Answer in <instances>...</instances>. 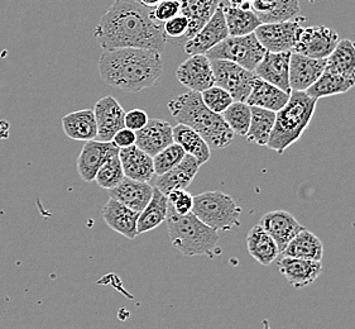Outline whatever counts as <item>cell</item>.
Returning <instances> with one entry per match:
<instances>
[{
    "label": "cell",
    "mask_w": 355,
    "mask_h": 329,
    "mask_svg": "<svg viewBox=\"0 0 355 329\" xmlns=\"http://www.w3.org/2000/svg\"><path fill=\"white\" fill-rule=\"evenodd\" d=\"M171 115L178 124L193 129L205 140L213 150L225 149L234 140V133L227 127L220 115H216L206 107L201 94L187 92L167 104Z\"/></svg>",
    "instance_id": "3957f363"
},
{
    "label": "cell",
    "mask_w": 355,
    "mask_h": 329,
    "mask_svg": "<svg viewBox=\"0 0 355 329\" xmlns=\"http://www.w3.org/2000/svg\"><path fill=\"white\" fill-rule=\"evenodd\" d=\"M119 151L113 142H100L96 140L85 142L76 161L80 178L85 183L94 181L100 167L109 158L119 155Z\"/></svg>",
    "instance_id": "5bb4252c"
},
{
    "label": "cell",
    "mask_w": 355,
    "mask_h": 329,
    "mask_svg": "<svg viewBox=\"0 0 355 329\" xmlns=\"http://www.w3.org/2000/svg\"><path fill=\"white\" fill-rule=\"evenodd\" d=\"M247 248L249 255L263 266L273 264V261L281 255L275 239L259 224L249 230Z\"/></svg>",
    "instance_id": "83f0119b"
},
{
    "label": "cell",
    "mask_w": 355,
    "mask_h": 329,
    "mask_svg": "<svg viewBox=\"0 0 355 329\" xmlns=\"http://www.w3.org/2000/svg\"><path fill=\"white\" fill-rule=\"evenodd\" d=\"M200 94H201V99L204 101L206 107L216 115H223L234 101L232 95L227 93V90L216 85L211 86Z\"/></svg>",
    "instance_id": "f35d334b"
},
{
    "label": "cell",
    "mask_w": 355,
    "mask_h": 329,
    "mask_svg": "<svg viewBox=\"0 0 355 329\" xmlns=\"http://www.w3.org/2000/svg\"><path fill=\"white\" fill-rule=\"evenodd\" d=\"M215 85L227 90L234 101H245L248 98L256 74L227 60H210Z\"/></svg>",
    "instance_id": "ba28073f"
},
{
    "label": "cell",
    "mask_w": 355,
    "mask_h": 329,
    "mask_svg": "<svg viewBox=\"0 0 355 329\" xmlns=\"http://www.w3.org/2000/svg\"><path fill=\"white\" fill-rule=\"evenodd\" d=\"M161 1H162V0H138L139 4H142L143 7L148 8V9L157 7Z\"/></svg>",
    "instance_id": "f6af8a7d"
},
{
    "label": "cell",
    "mask_w": 355,
    "mask_h": 329,
    "mask_svg": "<svg viewBox=\"0 0 355 329\" xmlns=\"http://www.w3.org/2000/svg\"><path fill=\"white\" fill-rule=\"evenodd\" d=\"M153 195V186L148 183H141L128 178L121 181L119 185L109 190V196L119 201L123 205L130 208L137 213H141L150 203Z\"/></svg>",
    "instance_id": "7402d4cb"
},
{
    "label": "cell",
    "mask_w": 355,
    "mask_h": 329,
    "mask_svg": "<svg viewBox=\"0 0 355 329\" xmlns=\"http://www.w3.org/2000/svg\"><path fill=\"white\" fill-rule=\"evenodd\" d=\"M173 142L181 146L186 155L196 158L201 166L211 158V149L206 144L205 140L187 126L178 124L173 127Z\"/></svg>",
    "instance_id": "4dcf8cb0"
},
{
    "label": "cell",
    "mask_w": 355,
    "mask_h": 329,
    "mask_svg": "<svg viewBox=\"0 0 355 329\" xmlns=\"http://www.w3.org/2000/svg\"><path fill=\"white\" fill-rule=\"evenodd\" d=\"M166 223L171 242L182 255L213 258L220 253L219 233L201 222L192 212L178 215L168 205Z\"/></svg>",
    "instance_id": "277c9868"
},
{
    "label": "cell",
    "mask_w": 355,
    "mask_h": 329,
    "mask_svg": "<svg viewBox=\"0 0 355 329\" xmlns=\"http://www.w3.org/2000/svg\"><path fill=\"white\" fill-rule=\"evenodd\" d=\"M125 128L137 132L142 129L148 122V115L142 109H133L125 113Z\"/></svg>",
    "instance_id": "7bdbcfd3"
},
{
    "label": "cell",
    "mask_w": 355,
    "mask_h": 329,
    "mask_svg": "<svg viewBox=\"0 0 355 329\" xmlns=\"http://www.w3.org/2000/svg\"><path fill=\"white\" fill-rule=\"evenodd\" d=\"M181 13L180 0H162L157 7L150 10L152 18L158 23H166L171 18Z\"/></svg>",
    "instance_id": "60d3db41"
},
{
    "label": "cell",
    "mask_w": 355,
    "mask_h": 329,
    "mask_svg": "<svg viewBox=\"0 0 355 329\" xmlns=\"http://www.w3.org/2000/svg\"><path fill=\"white\" fill-rule=\"evenodd\" d=\"M94 115L98 126V141L112 142L114 136L125 128V112L112 95L101 98L94 108Z\"/></svg>",
    "instance_id": "7c38bea8"
},
{
    "label": "cell",
    "mask_w": 355,
    "mask_h": 329,
    "mask_svg": "<svg viewBox=\"0 0 355 329\" xmlns=\"http://www.w3.org/2000/svg\"><path fill=\"white\" fill-rule=\"evenodd\" d=\"M327 58L315 60L292 52L290 60V86L292 92H306L325 71Z\"/></svg>",
    "instance_id": "d6986e66"
},
{
    "label": "cell",
    "mask_w": 355,
    "mask_h": 329,
    "mask_svg": "<svg viewBox=\"0 0 355 329\" xmlns=\"http://www.w3.org/2000/svg\"><path fill=\"white\" fill-rule=\"evenodd\" d=\"M276 122V113L262 108L252 107V119L245 140L252 144L267 147Z\"/></svg>",
    "instance_id": "e575fe53"
},
{
    "label": "cell",
    "mask_w": 355,
    "mask_h": 329,
    "mask_svg": "<svg viewBox=\"0 0 355 329\" xmlns=\"http://www.w3.org/2000/svg\"><path fill=\"white\" fill-rule=\"evenodd\" d=\"M94 36L104 51L141 49L162 53L167 44L164 26L137 0H115L101 17Z\"/></svg>",
    "instance_id": "6da1fadb"
},
{
    "label": "cell",
    "mask_w": 355,
    "mask_h": 329,
    "mask_svg": "<svg viewBox=\"0 0 355 329\" xmlns=\"http://www.w3.org/2000/svg\"><path fill=\"white\" fill-rule=\"evenodd\" d=\"M192 213L214 230H232L241 227L242 208L223 192H205L193 196Z\"/></svg>",
    "instance_id": "8992f818"
},
{
    "label": "cell",
    "mask_w": 355,
    "mask_h": 329,
    "mask_svg": "<svg viewBox=\"0 0 355 329\" xmlns=\"http://www.w3.org/2000/svg\"><path fill=\"white\" fill-rule=\"evenodd\" d=\"M164 35L168 38H181L186 37L189 31V21L185 15H180L171 18L170 21L164 23Z\"/></svg>",
    "instance_id": "b9f144b4"
},
{
    "label": "cell",
    "mask_w": 355,
    "mask_h": 329,
    "mask_svg": "<svg viewBox=\"0 0 355 329\" xmlns=\"http://www.w3.org/2000/svg\"><path fill=\"white\" fill-rule=\"evenodd\" d=\"M221 117L234 135L245 138L252 119L250 106L245 101H233V104L227 108Z\"/></svg>",
    "instance_id": "d590c367"
},
{
    "label": "cell",
    "mask_w": 355,
    "mask_h": 329,
    "mask_svg": "<svg viewBox=\"0 0 355 329\" xmlns=\"http://www.w3.org/2000/svg\"><path fill=\"white\" fill-rule=\"evenodd\" d=\"M185 156V151L182 150V147L173 142L164 150L158 152L153 158L155 174L157 176H161L166 172L170 171L173 167H176Z\"/></svg>",
    "instance_id": "74e56055"
},
{
    "label": "cell",
    "mask_w": 355,
    "mask_h": 329,
    "mask_svg": "<svg viewBox=\"0 0 355 329\" xmlns=\"http://www.w3.org/2000/svg\"><path fill=\"white\" fill-rule=\"evenodd\" d=\"M227 1H229V3H230V4H232V3H233V0H227Z\"/></svg>",
    "instance_id": "bcb514c9"
},
{
    "label": "cell",
    "mask_w": 355,
    "mask_h": 329,
    "mask_svg": "<svg viewBox=\"0 0 355 329\" xmlns=\"http://www.w3.org/2000/svg\"><path fill=\"white\" fill-rule=\"evenodd\" d=\"M250 10L262 24L287 22L300 15V0H256Z\"/></svg>",
    "instance_id": "cb8c5ba5"
},
{
    "label": "cell",
    "mask_w": 355,
    "mask_h": 329,
    "mask_svg": "<svg viewBox=\"0 0 355 329\" xmlns=\"http://www.w3.org/2000/svg\"><path fill=\"white\" fill-rule=\"evenodd\" d=\"M103 81L125 93L152 87L164 72V61L156 51L119 49L104 51L98 61Z\"/></svg>",
    "instance_id": "7a4b0ae2"
},
{
    "label": "cell",
    "mask_w": 355,
    "mask_h": 329,
    "mask_svg": "<svg viewBox=\"0 0 355 329\" xmlns=\"http://www.w3.org/2000/svg\"><path fill=\"white\" fill-rule=\"evenodd\" d=\"M124 179H125V176H124V171L121 167L119 155H116V156L109 158L107 162L100 167L94 181L100 187H103L105 190H112L114 187L119 185Z\"/></svg>",
    "instance_id": "8d00e7d4"
},
{
    "label": "cell",
    "mask_w": 355,
    "mask_h": 329,
    "mask_svg": "<svg viewBox=\"0 0 355 329\" xmlns=\"http://www.w3.org/2000/svg\"><path fill=\"white\" fill-rule=\"evenodd\" d=\"M181 15L189 21L187 40L195 36L211 19L221 4V0H180Z\"/></svg>",
    "instance_id": "4316f807"
},
{
    "label": "cell",
    "mask_w": 355,
    "mask_h": 329,
    "mask_svg": "<svg viewBox=\"0 0 355 329\" xmlns=\"http://www.w3.org/2000/svg\"><path fill=\"white\" fill-rule=\"evenodd\" d=\"M267 51L258 41L256 35L248 36L227 37L223 42L209 51L206 56L209 60H227L242 66L243 69L254 72L257 66L262 61Z\"/></svg>",
    "instance_id": "52a82bcc"
},
{
    "label": "cell",
    "mask_w": 355,
    "mask_h": 329,
    "mask_svg": "<svg viewBox=\"0 0 355 329\" xmlns=\"http://www.w3.org/2000/svg\"><path fill=\"white\" fill-rule=\"evenodd\" d=\"M167 213H168L167 196L153 186V195L150 198V203L139 213V218L137 223L138 235L147 233L159 227L162 223L166 222Z\"/></svg>",
    "instance_id": "f546056e"
},
{
    "label": "cell",
    "mask_w": 355,
    "mask_h": 329,
    "mask_svg": "<svg viewBox=\"0 0 355 329\" xmlns=\"http://www.w3.org/2000/svg\"><path fill=\"white\" fill-rule=\"evenodd\" d=\"M258 224L275 239L281 255L284 253L287 244L291 242L292 238L305 228L291 213L286 210L268 212L263 215Z\"/></svg>",
    "instance_id": "9a60e30c"
},
{
    "label": "cell",
    "mask_w": 355,
    "mask_h": 329,
    "mask_svg": "<svg viewBox=\"0 0 355 329\" xmlns=\"http://www.w3.org/2000/svg\"><path fill=\"white\" fill-rule=\"evenodd\" d=\"M292 52L273 53L266 52L264 58L257 66L254 74L258 79L272 85L277 86L278 89L286 93L291 94L290 86V60Z\"/></svg>",
    "instance_id": "e0dca14e"
},
{
    "label": "cell",
    "mask_w": 355,
    "mask_h": 329,
    "mask_svg": "<svg viewBox=\"0 0 355 329\" xmlns=\"http://www.w3.org/2000/svg\"><path fill=\"white\" fill-rule=\"evenodd\" d=\"M200 167L201 164L196 158H192L190 155H186L184 160L176 167H173L170 171L157 178L155 187H157L166 196L173 190H178V189L186 190L189 186L191 185L195 176L199 172Z\"/></svg>",
    "instance_id": "ffe728a7"
},
{
    "label": "cell",
    "mask_w": 355,
    "mask_h": 329,
    "mask_svg": "<svg viewBox=\"0 0 355 329\" xmlns=\"http://www.w3.org/2000/svg\"><path fill=\"white\" fill-rule=\"evenodd\" d=\"M282 256L321 262L324 256V244L319 237L304 228L299 235L292 238L290 244H287Z\"/></svg>",
    "instance_id": "f1b7e54d"
},
{
    "label": "cell",
    "mask_w": 355,
    "mask_h": 329,
    "mask_svg": "<svg viewBox=\"0 0 355 329\" xmlns=\"http://www.w3.org/2000/svg\"><path fill=\"white\" fill-rule=\"evenodd\" d=\"M229 37L227 22L224 15V4L221 3L211 19L206 23L199 32L187 40L185 43V52L189 56L206 55L215 46L223 42Z\"/></svg>",
    "instance_id": "8fae6325"
},
{
    "label": "cell",
    "mask_w": 355,
    "mask_h": 329,
    "mask_svg": "<svg viewBox=\"0 0 355 329\" xmlns=\"http://www.w3.org/2000/svg\"><path fill=\"white\" fill-rule=\"evenodd\" d=\"M354 86L355 78H345L338 74L324 71L319 80L311 87H309L305 93L313 99L319 101L320 98L347 93Z\"/></svg>",
    "instance_id": "836d02e7"
},
{
    "label": "cell",
    "mask_w": 355,
    "mask_h": 329,
    "mask_svg": "<svg viewBox=\"0 0 355 329\" xmlns=\"http://www.w3.org/2000/svg\"><path fill=\"white\" fill-rule=\"evenodd\" d=\"M224 15L230 37L248 36L262 24L250 9L224 6Z\"/></svg>",
    "instance_id": "d6a6232c"
},
{
    "label": "cell",
    "mask_w": 355,
    "mask_h": 329,
    "mask_svg": "<svg viewBox=\"0 0 355 329\" xmlns=\"http://www.w3.org/2000/svg\"><path fill=\"white\" fill-rule=\"evenodd\" d=\"M318 99L305 92H292L290 101L276 113V122L267 147L284 153L291 144L297 142L313 121Z\"/></svg>",
    "instance_id": "5b68a950"
},
{
    "label": "cell",
    "mask_w": 355,
    "mask_h": 329,
    "mask_svg": "<svg viewBox=\"0 0 355 329\" xmlns=\"http://www.w3.org/2000/svg\"><path fill=\"white\" fill-rule=\"evenodd\" d=\"M167 201L175 213L178 215H186L191 213L193 208V196L187 190H173L167 195Z\"/></svg>",
    "instance_id": "ab89813d"
},
{
    "label": "cell",
    "mask_w": 355,
    "mask_h": 329,
    "mask_svg": "<svg viewBox=\"0 0 355 329\" xmlns=\"http://www.w3.org/2000/svg\"><path fill=\"white\" fill-rule=\"evenodd\" d=\"M305 22V17L297 15L293 19L287 22L261 24L256 29L254 35L267 52H292L296 41V35L299 29L304 27Z\"/></svg>",
    "instance_id": "30bf717a"
},
{
    "label": "cell",
    "mask_w": 355,
    "mask_h": 329,
    "mask_svg": "<svg viewBox=\"0 0 355 329\" xmlns=\"http://www.w3.org/2000/svg\"><path fill=\"white\" fill-rule=\"evenodd\" d=\"M119 160L124 171V176L130 180L150 183L156 175L153 167V158L139 150L137 146L119 151Z\"/></svg>",
    "instance_id": "603a6c76"
},
{
    "label": "cell",
    "mask_w": 355,
    "mask_h": 329,
    "mask_svg": "<svg viewBox=\"0 0 355 329\" xmlns=\"http://www.w3.org/2000/svg\"><path fill=\"white\" fill-rule=\"evenodd\" d=\"M64 135L73 141L90 142L98 138V126L94 110L83 109L72 112L62 118Z\"/></svg>",
    "instance_id": "484cf974"
},
{
    "label": "cell",
    "mask_w": 355,
    "mask_h": 329,
    "mask_svg": "<svg viewBox=\"0 0 355 329\" xmlns=\"http://www.w3.org/2000/svg\"><path fill=\"white\" fill-rule=\"evenodd\" d=\"M176 78L189 92L195 93H202L215 85L211 61L206 55H193L187 58L178 66Z\"/></svg>",
    "instance_id": "4fadbf2b"
},
{
    "label": "cell",
    "mask_w": 355,
    "mask_h": 329,
    "mask_svg": "<svg viewBox=\"0 0 355 329\" xmlns=\"http://www.w3.org/2000/svg\"><path fill=\"white\" fill-rule=\"evenodd\" d=\"M135 132L128 128H123L114 136L113 142L119 150L121 149H128L132 146H135Z\"/></svg>",
    "instance_id": "ee69618b"
},
{
    "label": "cell",
    "mask_w": 355,
    "mask_h": 329,
    "mask_svg": "<svg viewBox=\"0 0 355 329\" xmlns=\"http://www.w3.org/2000/svg\"><path fill=\"white\" fill-rule=\"evenodd\" d=\"M325 71L345 78H355V46L349 40H341L327 58Z\"/></svg>",
    "instance_id": "1f68e13d"
},
{
    "label": "cell",
    "mask_w": 355,
    "mask_h": 329,
    "mask_svg": "<svg viewBox=\"0 0 355 329\" xmlns=\"http://www.w3.org/2000/svg\"><path fill=\"white\" fill-rule=\"evenodd\" d=\"M135 146L155 158L158 152L173 144V127L162 119H148L142 129L135 132Z\"/></svg>",
    "instance_id": "ac0fdd59"
},
{
    "label": "cell",
    "mask_w": 355,
    "mask_h": 329,
    "mask_svg": "<svg viewBox=\"0 0 355 329\" xmlns=\"http://www.w3.org/2000/svg\"><path fill=\"white\" fill-rule=\"evenodd\" d=\"M288 101L290 94L278 89L277 86L256 78L245 103L250 107L262 108L277 113Z\"/></svg>",
    "instance_id": "d4e9b609"
},
{
    "label": "cell",
    "mask_w": 355,
    "mask_h": 329,
    "mask_svg": "<svg viewBox=\"0 0 355 329\" xmlns=\"http://www.w3.org/2000/svg\"><path fill=\"white\" fill-rule=\"evenodd\" d=\"M277 266L281 275L296 290L310 287L319 279L321 272L324 270L320 261L286 256H282L278 260Z\"/></svg>",
    "instance_id": "2e32d148"
},
{
    "label": "cell",
    "mask_w": 355,
    "mask_h": 329,
    "mask_svg": "<svg viewBox=\"0 0 355 329\" xmlns=\"http://www.w3.org/2000/svg\"><path fill=\"white\" fill-rule=\"evenodd\" d=\"M339 41L338 32L327 26L302 27L296 35L292 52L315 60H325L331 55Z\"/></svg>",
    "instance_id": "9c48e42d"
},
{
    "label": "cell",
    "mask_w": 355,
    "mask_h": 329,
    "mask_svg": "<svg viewBox=\"0 0 355 329\" xmlns=\"http://www.w3.org/2000/svg\"><path fill=\"white\" fill-rule=\"evenodd\" d=\"M101 215L107 227L113 229L114 232L128 239H135V237L138 236L137 223L139 213L132 210L130 208L125 207L119 201L110 198L103 207Z\"/></svg>",
    "instance_id": "44dd1931"
}]
</instances>
